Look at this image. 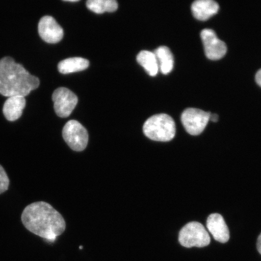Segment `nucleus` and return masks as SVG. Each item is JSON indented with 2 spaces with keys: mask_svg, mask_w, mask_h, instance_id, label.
Listing matches in <instances>:
<instances>
[{
  "mask_svg": "<svg viewBox=\"0 0 261 261\" xmlns=\"http://www.w3.org/2000/svg\"><path fill=\"white\" fill-rule=\"evenodd\" d=\"M38 33L45 42L58 43L64 37L63 29L51 16H44L38 24Z\"/></svg>",
  "mask_w": 261,
  "mask_h": 261,
  "instance_id": "obj_9",
  "label": "nucleus"
},
{
  "mask_svg": "<svg viewBox=\"0 0 261 261\" xmlns=\"http://www.w3.org/2000/svg\"><path fill=\"white\" fill-rule=\"evenodd\" d=\"M9 185V179L4 168L0 165V194L7 191Z\"/></svg>",
  "mask_w": 261,
  "mask_h": 261,
  "instance_id": "obj_17",
  "label": "nucleus"
},
{
  "mask_svg": "<svg viewBox=\"0 0 261 261\" xmlns=\"http://www.w3.org/2000/svg\"><path fill=\"white\" fill-rule=\"evenodd\" d=\"M24 97L12 96L8 97L3 106V114L9 121H15L20 117L25 107Z\"/></svg>",
  "mask_w": 261,
  "mask_h": 261,
  "instance_id": "obj_12",
  "label": "nucleus"
},
{
  "mask_svg": "<svg viewBox=\"0 0 261 261\" xmlns=\"http://www.w3.org/2000/svg\"><path fill=\"white\" fill-rule=\"evenodd\" d=\"M158 60L159 69L164 74L171 72L174 68V56L170 49L166 46L159 47L156 49L154 53Z\"/></svg>",
  "mask_w": 261,
  "mask_h": 261,
  "instance_id": "obj_14",
  "label": "nucleus"
},
{
  "mask_svg": "<svg viewBox=\"0 0 261 261\" xmlns=\"http://www.w3.org/2000/svg\"><path fill=\"white\" fill-rule=\"evenodd\" d=\"M192 14L196 19L206 21L219 11V5L212 0H197L192 3Z\"/></svg>",
  "mask_w": 261,
  "mask_h": 261,
  "instance_id": "obj_11",
  "label": "nucleus"
},
{
  "mask_svg": "<svg viewBox=\"0 0 261 261\" xmlns=\"http://www.w3.org/2000/svg\"><path fill=\"white\" fill-rule=\"evenodd\" d=\"M137 61L151 76H155L159 73V66L158 60L154 53L142 50L137 56Z\"/></svg>",
  "mask_w": 261,
  "mask_h": 261,
  "instance_id": "obj_15",
  "label": "nucleus"
},
{
  "mask_svg": "<svg viewBox=\"0 0 261 261\" xmlns=\"http://www.w3.org/2000/svg\"><path fill=\"white\" fill-rule=\"evenodd\" d=\"M40 86V80L33 76L14 59L0 60V94L5 97H25Z\"/></svg>",
  "mask_w": 261,
  "mask_h": 261,
  "instance_id": "obj_2",
  "label": "nucleus"
},
{
  "mask_svg": "<svg viewBox=\"0 0 261 261\" xmlns=\"http://www.w3.org/2000/svg\"><path fill=\"white\" fill-rule=\"evenodd\" d=\"M255 79L256 83L261 87V69L257 71Z\"/></svg>",
  "mask_w": 261,
  "mask_h": 261,
  "instance_id": "obj_18",
  "label": "nucleus"
},
{
  "mask_svg": "<svg viewBox=\"0 0 261 261\" xmlns=\"http://www.w3.org/2000/svg\"><path fill=\"white\" fill-rule=\"evenodd\" d=\"M211 114L200 109L190 108L185 110L181 114L182 125L189 135H200L207 126Z\"/></svg>",
  "mask_w": 261,
  "mask_h": 261,
  "instance_id": "obj_6",
  "label": "nucleus"
},
{
  "mask_svg": "<svg viewBox=\"0 0 261 261\" xmlns=\"http://www.w3.org/2000/svg\"><path fill=\"white\" fill-rule=\"evenodd\" d=\"M54 109L57 115L60 117H67L76 107L78 99L76 94L65 87L59 88L52 95Z\"/></svg>",
  "mask_w": 261,
  "mask_h": 261,
  "instance_id": "obj_7",
  "label": "nucleus"
},
{
  "mask_svg": "<svg viewBox=\"0 0 261 261\" xmlns=\"http://www.w3.org/2000/svg\"><path fill=\"white\" fill-rule=\"evenodd\" d=\"M143 132L147 138L154 141L169 142L174 138L175 123L168 114H156L146 120Z\"/></svg>",
  "mask_w": 261,
  "mask_h": 261,
  "instance_id": "obj_3",
  "label": "nucleus"
},
{
  "mask_svg": "<svg viewBox=\"0 0 261 261\" xmlns=\"http://www.w3.org/2000/svg\"><path fill=\"white\" fill-rule=\"evenodd\" d=\"M207 228L214 239L218 242L226 243L229 240V230L224 218L220 214H212L208 217Z\"/></svg>",
  "mask_w": 261,
  "mask_h": 261,
  "instance_id": "obj_10",
  "label": "nucleus"
},
{
  "mask_svg": "<svg viewBox=\"0 0 261 261\" xmlns=\"http://www.w3.org/2000/svg\"><path fill=\"white\" fill-rule=\"evenodd\" d=\"M178 241L185 247H204L210 244L211 237L203 225L192 221L185 225L179 231Z\"/></svg>",
  "mask_w": 261,
  "mask_h": 261,
  "instance_id": "obj_4",
  "label": "nucleus"
},
{
  "mask_svg": "<svg viewBox=\"0 0 261 261\" xmlns=\"http://www.w3.org/2000/svg\"><path fill=\"white\" fill-rule=\"evenodd\" d=\"M87 7L96 14L114 12L118 8V3L115 0H89Z\"/></svg>",
  "mask_w": 261,
  "mask_h": 261,
  "instance_id": "obj_16",
  "label": "nucleus"
},
{
  "mask_svg": "<svg viewBox=\"0 0 261 261\" xmlns=\"http://www.w3.org/2000/svg\"><path fill=\"white\" fill-rule=\"evenodd\" d=\"M89 61L83 58L65 59L58 64V70L62 74H70L83 71L89 67Z\"/></svg>",
  "mask_w": 261,
  "mask_h": 261,
  "instance_id": "obj_13",
  "label": "nucleus"
},
{
  "mask_svg": "<svg viewBox=\"0 0 261 261\" xmlns=\"http://www.w3.org/2000/svg\"><path fill=\"white\" fill-rule=\"evenodd\" d=\"M68 2H78V0H71V1H70V0H68V1H67Z\"/></svg>",
  "mask_w": 261,
  "mask_h": 261,
  "instance_id": "obj_21",
  "label": "nucleus"
},
{
  "mask_svg": "<svg viewBox=\"0 0 261 261\" xmlns=\"http://www.w3.org/2000/svg\"><path fill=\"white\" fill-rule=\"evenodd\" d=\"M65 142L73 151L81 152L87 148L89 134L85 127L76 120H69L63 129Z\"/></svg>",
  "mask_w": 261,
  "mask_h": 261,
  "instance_id": "obj_5",
  "label": "nucleus"
},
{
  "mask_svg": "<svg viewBox=\"0 0 261 261\" xmlns=\"http://www.w3.org/2000/svg\"><path fill=\"white\" fill-rule=\"evenodd\" d=\"M210 120L214 122H217L218 120V116L216 114H211Z\"/></svg>",
  "mask_w": 261,
  "mask_h": 261,
  "instance_id": "obj_20",
  "label": "nucleus"
},
{
  "mask_svg": "<svg viewBox=\"0 0 261 261\" xmlns=\"http://www.w3.org/2000/svg\"><path fill=\"white\" fill-rule=\"evenodd\" d=\"M200 35L204 45L205 56L208 59L216 61L224 57L227 52L226 44L217 37L213 30L205 29L201 31Z\"/></svg>",
  "mask_w": 261,
  "mask_h": 261,
  "instance_id": "obj_8",
  "label": "nucleus"
},
{
  "mask_svg": "<svg viewBox=\"0 0 261 261\" xmlns=\"http://www.w3.org/2000/svg\"><path fill=\"white\" fill-rule=\"evenodd\" d=\"M257 249L259 253L261 254V233L259 234L257 241Z\"/></svg>",
  "mask_w": 261,
  "mask_h": 261,
  "instance_id": "obj_19",
  "label": "nucleus"
},
{
  "mask_svg": "<svg viewBox=\"0 0 261 261\" xmlns=\"http://www.w3.org/2000/svg\"><path fill=\"white\" fill-rule=\"evenodd\" d=\"M21 220L28 230L48 243L55 242L66 227L60 212L44 201L35 202L28 205L22 212Z\"/></svg>",
  "mask_w": 261,
  "mask_h": 261,
  "instance_id": "obj_1",
  "label": "nucleus"
}]
</instances>
